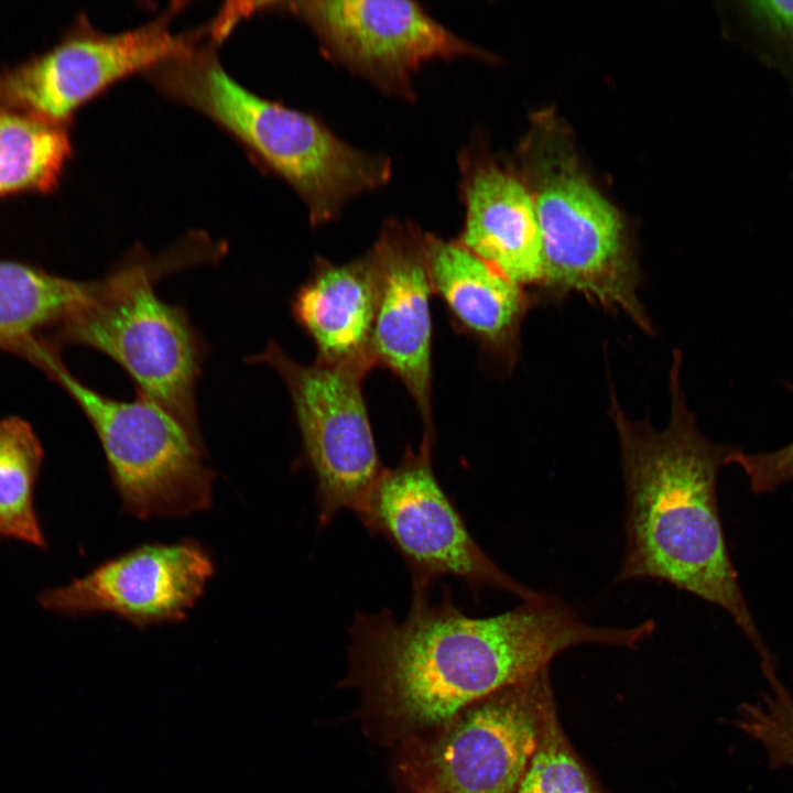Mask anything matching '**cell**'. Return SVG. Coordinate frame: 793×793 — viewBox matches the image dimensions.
Segmentation results:
<instances>
[{
    "label": "cell",
    "instance_id": "obj_10",
    "mask_svg": "<svg viewBox=\"0 0 793 793\" xmlns=\"http://www.w3.org/2000/svg\"><path fill=\"white\" fill-rule=\"evenodd\" d=\"M257 7L297 18L328 59L405 101L415 99L413 79L424 64L488 56L413 1L300 0Z\"/></svg>",
    "mask_w": 793,
    "mask_h": 793
},
{
    "label": "cell",
    "instance_id": "obj_20",
    "mask_svg": "<svg viewBox=\"0 0 793 793\" xmlns=\"http://www.w3.org/2000/svg\"><path fill=\"white\" fill-rule=\"evenodd\" d=\"M515 793H604L569 742L555 704Z\"/></svg>",
    "mask_w": 793,
    "mask_h": 793
},
{
    "label": "cell",
    "instance_id": "obj_18",
    "mask_svg": "<svg viewBox=\"0 0 793 793\" xmlns=\"http://www.w3.org/2000/svg\"><path fill=\"white\" fill-rule=\"evenodd\" d=\"M70 149L63 124L0 104V196L51 191Z\"/></svg>",
    "mask_w": 793,
    "mask_h": 793
},
{
    "label": "cell",
    "instance_id": "obj_11",
    "mask_svg": "<svg viewBox=\"0 0 793 793\" xmlns=\"http://www.w3.org/2000/svg\"><path fill=\"white\" fill-rule=\"evenodd\" d=\"M171 14L120 34L88 29L50 52L0 73V104L63 124L115 82L148 72L199 44L205 31L174 34Z\"/></svg>",
    "mask_w": 793,
    "mask_h": 793
},
{
    "label": "cell",
    "instance_id": "obj_6",
    "mask_svg": "<svg viewBox=\"0 0 793 793\" xmlns=\"http://www.w3.org/2000/svg\"><path fill=\"white\" fill-rule=\"evenodd\" d=\"M554 704L545 669L400 742L399 793H515Z\"/></svg>",
    "mask_w": 793,
    "mask_h": 793
},
{
    "label": "cell",
    "instance_id": "obj_15",
    "mask_svg": "<svg viewBox=\"0 0 793 793\" xmlns=\"http://www.w3.org/2000/svg\"><path fill=\"white\" fill-rule=\"evenodd\" d=\"M426 254L433 293L445 305L456 330L512 368L520 350L521 325L532 301L526 289L456 238L426 232Z\"/></svg>",
    "mask_w": 793,
    "mask_h": 793
},
{
    "label": "cell",
    "instance_id": "obj_4",
    "mask_svg": "<svg viewBox=\"0 0 793 793\" xmlns=\"http://www.w3.org/2000/svg\"><path fill=\"white\" fill-rule=\"evenodd\" d=\"M224 247L192 235L159 257L135 249L112 272L95 281L90 297L53 332L57 344H76L110 357L130 376L138 393L199 433L195 390L202 339L185 311L156 294L155 284L181 268L210 261Z\"/></svg>",
    "mask_w": 793,
    "mask_h": 793
},
{
    "label": "cell",
    "instance_id": "obj_22",
    "mask_svg": "<svg viewBox=\"0 0 793 793\" xmlns=\"http://www.w3.org/2000/svg\"><path fill=\"white\" fill-rule=\"evenodd\" d=\"M768 683L770 691L741 704L732 723L761 745L771 767L793 768V698L779 677Z\"/></svg>",
    "mask_w": 793,
    "mask_h": 793
},
{
    "label": "cell",
    "instance_id": "obj_8",
    "mask_svg": "<svg viewBox=\"0 0 793 793\" xmlns=\"http://www.w3.org/2000/svg\"><path fill=\"white\" fill-rule=\"evenodd\" d=\"M249 363L272 368L289 391L302 441V457L316 484L318 522L343 510L356 517L382 474L362 382L371 360L303 365L270 341Z\"/></svg>",
    "mask_w": 793,
    "mask_h": 793
},
{
    "label": "cell",
    "instance_id": "obj_16",
    "mask_svg": "<svg viewBox=\"0 0 793 793\" xmlns=\"http://www.w3.org/2000/svg\"><path fill=\"white\" fill-rule=\"evenodd\" d=\"M377 271L370 251L346 263L316 258L292 300V313L316 347V359H373L370 351L377 305ZM376 366V365H374Z\"/></svg>",
    "mask_w": 793,
    "mask_h": 793
},
{
    "label": "cell",
    "instance_id": "obj_13",
    "mask_svg": "<svg viewBox=\"0 0 793 793\" xmlns=\"http://www.w3.org/2000/svg\"><path fill=\"white\" fill-rule=\"evenodd\" d=\"M377 271V305L370 343L376 366L391 371L419 411L423 438L435 441L432 410L431 296L426 232L389 219L369 250Z\"/></svg>",
    "mask_w": 793,
    "mask_h": 793
},
{
    "label": "cell",
    "instance_id": "obj_7",
    "mask_svg": "<svg viewBox=\"0 0 793 793\" xmlns=\"http://www.w3.org/2000/svg\"><path fill=\"white\" fill-rule=\"evenodd\" d=\"M524 177L537 214L545 287L578 293L626 314L644 333L652 324L638 296L640 274L618 209L572 159L552 151Z\"/></svg>",
    "mask_w": 793,
    "mask_h": 793
},
{
    "label": "cell",
    "instance_id": "obj_5",
    "mask_svg": "<svg viewBox=\"0 0 793 793\" xmlns=\"http://www.w3.org/2000/svg\"><path fill=\"white\" fill-rule=\"evenodd\" d=\"M15 354L45 371L85 413L124 511L146 520L187 517L210 506L215 475L200 434L140 393L134 401H120L95 391L44 339L25 343Z\"/></svg>",
    "mask_w": 793,
    "mask_h": 793
},
{
    "label": "cell",
    "instance_id": "obj_23",
    "mask_svg": "<svg viewBox=\"0 0 793 793\" xmlns=\"http://www.w3.org/2000/svg\"><path fill=\"white\" fill-rule=\"evenodd\" d=\"M783 385L793 394V383L784 381ZM730 464L742 469L751 493L772 492L793 482V441L772 452L746 453L740 448L731 456Z\"/></svg>",
    "mask_w": 793,
    "mask_h": 793
},
{
    "label": "cell",
    "instance_id": "obj_1",
    "mask_svg": "<svg viewBox=\"0 0 793 793\" xmlns=\"http://www.w3.org/2000/svg\"><path fill=\"white\" fill-rule=\"evenodd\" d=\"M348 634L343 684L358 694L363 730L393 748L548 669L572 647L636 648L652 626L588 624L567 602L544 593L499 615L470 617L445 587L438 601L428 593L413 595L402 620L389 609L357 611Z\"/></svg>",
    "mask_w": 793,
    "mask_h": 793
},
{
    "label": "cell",
    "instance_id": "obj_12",
    "mask_svg": "<svg viewBox=\"0 0 793 793\" xmlns=\"http://www.w3.org/2000/svg\"><path fill=\"white\" fill-rule=\"evenodd\" d=\"M214 572L210 555L194 541L151 543L42 590L37 604L66 617L110 612L139 628L177 622L203 596Z\"/></svg>",
    "mask_w": 793,
    "mask_h": 793
},
{
    "label": "cell",
    "instance_id": "obj_17",
    "mask_svg": "<svg viewBox=\"0 0 793 793\" xmlns=\"http://www.w3.org/2000/svg\"><path fill=\"white\" fill-rule=\"evenodd\" d=\"M79 282L17 262L0 261V349L13 352L23 343L53 330L94 291Z\"/></svg>",
    "mask_w": 793,
    "mask_h": 793
},
{
    "label": "cell",
    "instance_id": "obj_21",
    "mask_svg": "<svg viewBox=\"0 0 793 793\" xmlns=\"http://www.w3.org/2000/svg\"><path fill=\"white\" fill-rule=\"evenodd\" d=\"M732 13L741 44L793 93V1H738Z\"/></svg>",
    "mask_w": 793,
    "mask_h": 793
},
{
    "label": "cell",
    "instance_id": "obj_19",
    "mask_svg": "<svg viewBox=\"0 0 793 793\" xmlns=\"http://www.w3.org/2000/svg\"><path fill=\"white\" fill-rule=\"evenodd\" d=\"M43 458L41 442L26 421L0 420V540L47 548L35 507Z\"/></svg>",
    "mask_w": 793,
    "mask_h": 793
},
{
    "label": "cell",
    "instance_id": "obj_9",
    "mask_svg": "<svg viewBox=\"0 0 793 793\" xmlns=\"http://www.w3.org/2000/svg\"><path fill=\"white\" fill-rule=\"evenodd\" d=\"M434 441L422 438L406 448L399 464L384 468L357 515L372 534L384 537L399 553L412 577L413 595L426 594L433 583L450 576L478 596L499 589L522 601L543 593L502 571L470 534L433 468Z\"/></svg>",
    "mask_w": 793,
    "mask_h": 793
},
{
    "label": "cell",
    "instance_id": "obj_14",
    "mask_svg": "<svg viewBox=\"0 0 793 793\" xmlns=\"http://www.w3.org/2000/svg\"><path fill=\"white\" fill-rule=\"evenodd\" d=\"M458 167L464 222L456 239L519 285H541L542 237L524 178L476 141L459 151Z\"/></svg>",
    "mask_w": 793,
    "mask_h": 793
},
{
    "label": "cell",
    "instance_id": "obj_3",
    "mask_svg": "<svg viewBox=\"0 0 793 793\" xmlns=\"http://www.w3.org/2000/svg\"><path fill=\"white\" fill-rule=\"evenodd\" d=\"M214 42L145 73L164 96L192 107L238 139L282 177L312 226L335 220L356 197L385 186L391 160L352 146L303 111L264 99L222 68Z\"/></svg>",
    "mask_w": 793,
    "mask_h": 793
},
{
    "label": "cell",
    "instance_id": "obj_2",
    "mask_svg": "<svg viewBox=\"0 0 793 793\" xmlns=\"http://www.w3.org/2000/svg\"><path fill=\"white\" fill-rule=\"evenodd\" d=\"M680 351L670 371L665 428L631 421L610 389L609 414L620 445L624 552L617 582L653 579L725 610L751 642L762 667L773 659L739 585L721 525L717 480L740 448L700 433L681 387Z\"/></svg>",
    "mask_w": 793,
    "mask_h": 793
}]
</instances>
